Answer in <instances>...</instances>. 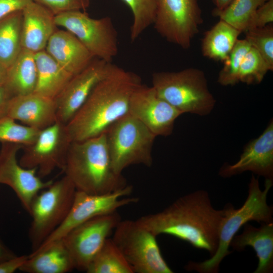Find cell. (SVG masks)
Here are the masks:
<instances>
[{
  "label": "cell",
  "mask_w": 273,
  "mask_h": 273,
  "mask_svg": "<svg viewBox=\"0 0 273 273\" xmlns=\"http://www.w3.org/2000/svg\"><path fill=\"white\" fill-rule=\"evenodd\" d=\"M142 84L136 73L112 63L106 75L66 124L72 141H82L105 133L129 113L131 96Z\"/></svg>",
  "instance_id": "cell-2"
},
{
  "label": "cell",
  "mask_w": 273,
  "mask_h": 273,
  "mask_svg": "<svg viewBox=\"0 0 273 273\" xmlns=\"http://www.w3.org/2000/svg\"><path fill=\"white\" fill-rule=\"evenodd\" d=\"M40 130L24 124L6 115L0 118V142L28 146L36 139Z\"/></svg>",
  "instance_id": "cell-30"
},
{
  "label": "cell",
  "mask_w": 273,
  "mask_h": 273,
  "mask_svg": "<svg viewBox=\"0 0 273 273\" xmlns=\"http://www.w3.org/2000/svg\"><path fill=\"white\" fill-rule=\"evenodd\" d=\"M37 80L34 93L55 99L73 76L45 50L34 53Z\"/></svg>",
  "instance_id": "cell-23"
},
{
  "label": "cell",
  "mask_w": 273,
  "mask_h": 273,
  "mask_svg": "<svg viewBox=\"0 0 273 273\" xmlns=\"http://www.w3.org/2000/svg\"><path fill=\"white\" fill-rule=\"evenodd\" d=\"M74 268L72 256L61 238L31 252L19 270L27 273H66Z\"/></svg>",
  "instance_id": "cell-22"
},
{
  "label": "cell",
  "mask_w": 273,
  "mask_h": 273,
  "mask_svg": "<svg viewBox=\"0 0 273 273\" xmlns=\"http://www.w3.org/2000/svg\"><path fill=\"white\" fill-rule=\"evenodd\" d=\"M156 237L136 220H121L112 239L133 273H172L161 254Z\"/></svg>",
  "instance_id": "cell-8"
},
{
  "label": "cell",
  "mask_w": 273,
  "mask_h": 273,
  "mask_svg": "<svg viewBox=\"0 0 273 273\" xmlns=\"http://www.w3.org/2000/svg\"><path fill=\"white\" fill-rule=\"evenodd\" d=\"M16 255L0 239V262L11 258Z\"/></svg>",
  "instance_id": "cell-39"
},
{
  "label": "cell",
  "mask_w": 273,
  "mask_h": 273,
  "mask_svg": "<svg viewBox=\"0 0 273 273\" xmlns=\"http://www.w3.org/2000/svg\"><path fill=\"white\" fill-rule=\"evenodd\" d=\"M28 258V255H16L0 262V273H13L20 270Z\"/></svg>",
  "instance_id": "cell-37"
},
{
  "label": "cell",
  "mask_w": 273,
  "mask_h": 273,
  "mask_svg": "<svg viewBox=\"0 0 273 273\" xmlns=\"http://www.w3.org/2000/svg\"><path fill=\"white\" fill-rule=\"evenodd\" d=\"M45 49L61 66L73 75L85 68L95 58L79 39L67 30H56Z\"/></svg>",
  "instance_id": "cell-20"
},
{
  "label": "cell",
  "mask_w": 273,
  "mask_h": 273,
  "mask_svg": "<svg viewBox=\"0 0 273 273\" xmlns=\"http://www.w3.org/2000/svg\"><path fill=\"white\" fill-rule=\"evenodd\" d=\"M11 97L5 84L0 85V118L7 115L8 102Z\"/></svg>",
  "instance_id": "cell-38"
},
{
  "label": "cell",
  "mask_w": 273,
  "mask_h": 273,
  "mask_svg": "<svg viewBox=\"0 0 273 273\" xmlns=\"http://www.w3.org/2000/svg\"><path fill=\"white\" fill-rule=\"evenodd\" d=\"M215 6L214 10L222 11L228 7L234 0H211Z\"/></svg>",
  "instance_id": "cell-40"
},
{
  "label": "cell",
  "mask_w": 273,
  "mask_h": 273,
  "mask_svg": "<svg viewBox=\"0 0 273 273\" xmlns=\"http://www.w3.org/2000/svg\"><path fill=\"white\" fill-rule=\"evenodd\" d=\"M268 71V67L258 52L251 47L240 66L238 82L247 84L260 83Z\"/></svg>",
  "instance_id": "cell-32"
},
{
  "label": "cell",
  "mask_w": 273,
  "mask_h": 273,
  "mask_svg": "<svg viewBox=\"0 0 273 273\" xmlns=\"http://www.w3.org/2000/svg\"><path fill=\"white\" fill-rule=\"evenodd\" d=\"M268 0H234L222 11L213 10L214 16L239 30L245 32L257 8Z\"/></svg>",
  "instance_id": "cell-28"
},
{
  "label": "cell",
  "mask_w": 273,
  "mask_h": 273,
  "mask_svg": "<svg viewBox=\"0 0 273 273\" xmlns=\"http://www.w3.org/2000/svg\"><path fill=\"white\" fill-rule=\"evenodd\" d=\"M22 11L14 12L0 19V62L8 68L22 49Z\"/></svg>",
  "instance_id": "cell-26"
},
{
  "label": "cell",
  "mask_w": 273,
  "mask_h": 273,
  "mask_svg": "<svg viewBox=\"0 0 273 273\" xmlns=\"http://www.w3.org/2000/svg\"><path fill=\"white\" fill-rule=\"evenodd\" d=\"M111 64L94 58L85 68L72 77L55 99L58 121L67 124L70 120L106 75Z\"/></svg>",
  "instance_id": "cell-16"
},
{
  "label": "cell",
  "mask_w": 273,
  "mask_h": 273,
  "mask_svg": "<svg viewBox=\"0 0 273 273\" xmlns=\"http://www.w3.org/2000/svg\"><path fill=\"white\" fill-rule=\"evenodd\" d=\"M259 228L245 223L243 232L236 235L230 246L242 251L247 246L252 247L258 259L254 273H271L273 271V223H262Z\"/></svg>",
  "instance_id": "cell-21"
},
{
  "label": "cell",
  "mask_w": 273,
  "mask_h": 273,
  "mask_svg": "<svg viewBox=\"0 0 273 273\" xmlns=\"http://www.w3.org/2000/svg\"><path fill=\"white\" fill-rule=\"evenodd\" d=\"M48 9L54 15L73 10H80L88 7V0H32Z\"/></svg>",
  "instance_id": "cell-34"
},
{
  "label": "cell",
  "mask_w": 273,
  "mask_h": 273,
  "mask_svg": "<svg viewBox=\"0 0 273 273\" xmlns=\"http://www.w3.org/2000/svg\"><path fill=\"white\" fill-rule=\"evenodd\" d=\"M77 191L89 194L111 192L127 184L114 170L105 132L80 141H72L62 169Z\"/></svg>",
  "instance_id": "cell-3"
},
{
  "label": "cell",
  "mask_w": 273,
  "mask_h": 273,
  "mask_svg": "<svg viewBox=\"0 0 273 273\" xmlns=\"http://www.w3.org/2000/svg\"><path fill=\"white\" fill-rule=\"evenodd\" d=\"M129 113L156 136H167L173 131L175 120L183 113L161 98L153 87L141 84L133 92Z\"/></svg>",
  "instance_id": "cell-15"
},
{
  "label": "cell",
  "mask_w": 273,
  "mask_h": 273,
  "mask_svg": "<svg viewBox=\"0 0 273 273\" xmlns=\"http://www.w3.org/2000/svg\"><path fill=\"white\" fill-rule=\"evenodd\" d=\"M202 22L198 0H156L154 28L169 42L189 48Z\"/></svg>",
  "instance_id": "cell-10"
},
{
  "label": "cell",
  "mask_w": 273,
  "mask_h": 273,
  "mask_svg": "<svg viewBox=\"0 0 273 273\" xmlns=\"http://www.w3.org/2000/svg\"><path fill=\"white\" fill-rule=\"evenodd\" d=\"M76 190L66 175L41 191L32 201V217L28 231L32 252L64 221L74 201Z\"/></svg>",
  "instance_id": "cell-7"
},
{
  "label": "cell",
  "mask_w": 273,
  "mask_h": 273,
  "mask_svg": "<svg viewBox=\"0 0 273 273\" xmlns=\"http://www.w3.org/2000/svg\"><path fill=\"white\" fill-rule=\"evenodd\" d=\"M8 68L0 62V85L5 84L8 75Z\"/></svg>",
  "instance_id": "cell-41"
},
{
  "label": "cell",
  "mask_w": 273,
  "mask_h": 273,
  "mask_svg": "<svg viewBox=\"0 0 273 273\" xmlns=\"http://www.w3.org/2000/svg\"><path fill=\"white\" fill-rule=\"evenodd\" d=\"M21 43L33 53L45 50L56 31L55 15L44 7L31 2L22 11Z\"/></svg>",
  "instance_id": "cell-19"
},
{
  "label": "cell",
  "mask_w": 273,
  "mask_h": 273,
  "mask_svg": "<svg viewBox=\"0 0 273 273\" xmlns=\"http://www.w3.org/2000/svg\"><path fill=\"white\" fill-rule=\"evenodd\" d=\"M245 39H238L218 74V82L223 86L234 85L238 82L240 66L246 55L251 48Z\"/></svg>",
  "instance_id": "cell-31"
},
{
  "label": "cell",
  "mask_w": 273,
  "mask_h": 273,
  "mask_svg": "<svg viewBox=\"0 0 273 273\" xmlns=\"http://www.w3.org/2000/svg\"><path fill=\"white\" fill-rule=\"evenodd\" d=\"M132 191V186L128 185L117 190L101 194L76 190L67 217L39 247L62 238L73 228L88 219L116 212L120 207L138 202V198L128 197Z\"/></svg>",
  "instance_id": "cell-11"
},
{
  "label": "cell",
  "mask_w": 273,
  "mask_h": 273,
  "mask_svg": "<svg viewBox=\"0 0 273 273\" xmlns=\"http://www.w3.org/2000/svg\"><path fill=\"white\" fill-rule=\"evenodd\" d=\"M54 20L74 35L95 58L112 62L118 54V33L111 17L94 19L73 10L55 15Z\"/></svg>",
  "instance_id": "cell-9"
},
{
  "label": "cell",
  "mask_w": 273,
  "mask_h": 273,
  "mask_svg": "<svg viewBox=\"0 0 273 273\" xmlns=\"http://www.w3.org/2000/svg\"><path fill=\"white\" fill-rule=\"evenodd\" d=\"M72 142L66 124L58 121L40 130L33 143L23 147L19 162L24 167L36 168L42 178L57 168L63 169Z\"/></svg>",
  "instance_id": "cell-12"
},
{
  "label": "cell",
  "mask_w": 273,
  "mask_h": 273,
  "mask_svg": "<svg viewBox=\"0 0 273 273\" xmlns=\"http://www.w3.org/2000/svg\"><path fill=\"white\" fill-rule=\"evenodd\" d=\"M265 188L262 191L258 178L252 175L248 186V195L243 205L236 209L231 204L224 207V215L218 230L217 250L210 258L201 262H189L188 270L200 273H217L225 257L231 253L229 248L233 237L245 223L255 220L260 223L272 222L273 207L267 203V196L272 186V180L265 179Z\"/></svg>",
  "instance_id": "cell-4"
},
{
  "label": "cell",
  "mask_w": 273,
  "mask_h": 273,
  "mask_svg": "<svg viewBox=\"0 0 273 273\" xmlns=\"http://www.w3.org/2000/svg\"><path fill=\"white\" fill-rule=\"evenodd\" d=\"M22 148V146L18 144L2 143L0 184L10 187L29 213L34 197L53 181L42 180L37 175L36 168H27L20 164L17 154Z\"/></svg>",
  "instance_id": "cell-14"
},
{
  "label": "cell",
  "mask_w": 273,
  "mask_h": 273,
  "mask_svg": "<svg viewBox=\"0 0 273 273\" xmlns=\"http://www.w3.org/2000/svg\"><path fill=\"white\" fill-rule=\"evenodd\" d=\"M152 86L157 94L183 114H210L216 100L210 92L204 72L188 68L176 72H155Z\"/></svg>",
  "instance_id": "cell-5"
},
{
  "label": "cell",
  "mask_w": 273,
  "mask_h": 273,
  "mask_svg": "<svg viewBox=\"0 0 273 273\" xmlns=\"http://www.w3.org/2000/svg\"><path fill=\"white\" fill-rule=\"evenodd\" d=\"M130 9L132 15L130 38L131 42L138 39L153 24L156 14V0H121Z\"/></svg>",
  "instance_id": "cell-29"
},
{
  "label": "cell",
  "mask_w": 273,
  "mask_h": 273,
  "mask_svg": "<svg viewBox=\"0 0 273 273\" xmlns=\"http://www.w3.org/2000/svg\"><path fill=\"white\" fill-rule=\"evenodd\" d=\"M87 273H133L112 239L108 238L86 271Z\"/></svg>",
  "instance_id": "cell-27"
},
{
  "label": "cell",
  "mask_w": 273,
  "mask_h": 273,
  "mask_svg": "<svg viewBox=\"0 0 273 273\" xmlns=\"http://www.w3.org/2000/svg\"><path fill=\"white\" fill-rule=\"evenodd\" d=\"M245 39L262 57L270 71L273 70V26L270 24L245 31Z\"/></svg>",
  "instance_id": "cell-33"
},
{
  "label": "cell",
  "mask_w": 273,
  "mask_h": 273,
  "mask_svg": "<svg viewBox=\"0 0 273 273\" xmlns=\"http://www.w3.org/2000/svg\"><path fill=\"white\" fill-rule=\"evenodd\" d=\"M272 22L273 0H268L255 11L247 30L254 28L263 27Z\"/></svg>",
  "instance_id": "cell-35"
},
{
  "label": "cell",
  "mask_w": 273,
  "mask_h": 273,
  "mask_svg": "<svg viewBox=\"0 0 273 273\" xmlns=\"http://www.w3.org/2000/svg\"><path fill=\"white\" fill-rule=\"evenodd\" d=\"M241 32L229 23L220 19L206 32L202 41V55L210 59L224 62Z\"/></svg>",
  "instance_id": "cell-25"
},
{
  "label": "cell",
  "mask_w": 273,
  "mask_h": 273,
  "mask_svg": "<svg viewBox=\"0 0 273 273\" xmlns=\"http://www.w3.org/2000/svg\"><path fill=\"white\" fill-rule=\"evenodd\" d=\"M7 115L39 130L58 121L55 99L35 93L12 97Z\"/></svg>",
  "instance_id": "cell-18"
},
{
  "label": "cell",
  "mask_w": 273,
  "mask_h": 273,
  "mask_svg": "<svg viewBox=\"0 0 273 273\" xmlns=\"http://www.w3.org/2000/svg\"><path fill=\"white\" fill-rule=\"evenodd\" d=\"M37 80L34 53L22 48L18 56L8 69L5 85L12 97L34 92Z\"/></svg>",
  "instance_id": "cell-24"
},
{
  "label": "cell",
  "mask_w": 273,
  "mask_h": 273,
  "mask_svg": "<svg viewBox=\"0 0 273 273\" xmlns=\"http://www.w3.org/2000/svg\"><path fill=\"white\" fill-rule=\"evenodd\" d=\"M250 171L265 179H273V121L257 138L250 142L234 164L222 165L219 175L229 177Z\"/></svg>",
  "instance_id": "cell-17"
},
{
  "label": "cell",
  "mask_w": 273,
  "mask_h": 273,
  "mask_svg": "<svg viewBox=\"0 0 273 273\" xmlns=\"http://www.w3.org/2000/svg\"><path fill=\"white\" fill-rule=\"evenodd\" d=\"M120 220L117 211L95 217L73 228L62 238L75 268L86 271Z\"/></svg>",
  "instance_id": "cell-13"
},
{
  "label": "cell",
  "mask_w": 273,
  "mask_h": 273,
  "mask_svg": "<svg viewBox=\"0 0 273 273\" xmlns=\"http://www.w3.org/2000/svg\"><path fill=\"white\" fill-rule=\"evenodd\" d=\"M107 149L114 171L118 174L134 164L151 166L156 136L129 113L105 132Z\"/></svg>",
  "instance_id": "cell-6"
},
{
  "label": "cell",
  "mask_w": 273,
  "mask_h": 273,
  "mask_svg": "<svg viewBox=\"0 0 273 273\" xmlns=\"http://www.w3.org/2000/svg\"><path fill=\"white\" fill-rule=\"evenodd\" d=\"M32 0H0V19L14 12L22 11Z\"/></svg>",
  "instance_id": "cell-36"
},
{
  "label": "cell",
  "mask_w": 273,
  "mask_h": 273,
  "mask_svg": "<svg viewBox=\"0 0 273 273\" xmlns=\"http://www.w3.org/2000/svg\"><path fill=\"white\" fill-rule=\"evenodd\" d=\"M224 213V209L213 208L207 192L197 190L178 198L161 211L143 215L136 220L156 236H174L212 256L218 247Z\"/></svg>",
  "instance_id": "cell-1"
}]
</instances>
